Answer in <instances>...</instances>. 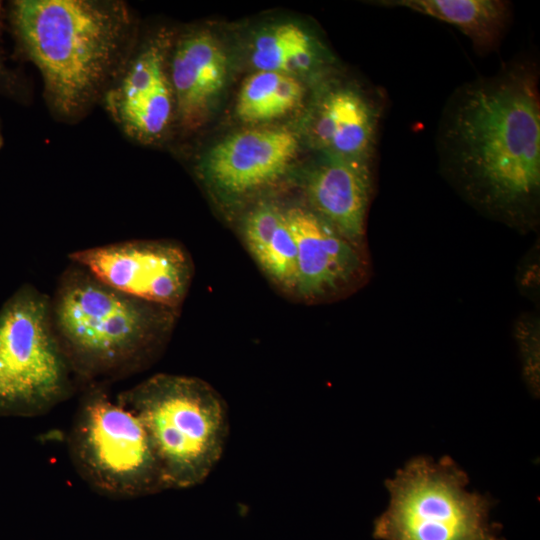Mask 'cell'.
Returning <instances> with one entry per match:
<instances>
[{"label": "cell", "instance_id": "obj_1", "mask_svg": "<svg viewBox=\"0 0 540 540\" xmlns=\"http://www.w3.org/2000/svg\"><path fill=\"white\" fill-rule=\"evenodd\" d=\"M437 149L449 183L480 213L519 231L540 216V93L517 60L462 84L443 110Z\"/></svg>", "mask_w": 540, "mask_h": 540}, {"label": "cell", "instance_id": "obj_2", "mask_svg": "<svg viewBox=\"0 0 540 540\" xmlns=\"http://www.w3.org/2000/svg\"><path fill=\"white\" fill-rule=\"evenodd\" d=\"M6 17L18 52L39 70L58 116L81 115L126 61L131 18L123 3L15 0Z\"/></svg>", "mask_w": 540, "mask_h": 540}, {"label": "cell", "instance_id": "obj_3", "mask_svg": "<svg viewBox=\"0 0 540 540\" xmlns=\"http://www.w3.org/2000/svg\"><path fill=\"white\" fill-rule=\"evenodd\" d=\"M58 342L80 388L141 372L165 349L179 310L124 294L71 263L50 297Z\"/></svg>", "mask_w": 540, "mask_h": 540}, {"label": "cell", "instance_id": "obj_4", "mask_svg": "<svg viewBox=\"0 0 540 540\" xmlns=\"http://www.w3.org/2000/svg\"><path fill=\"white\" fill-rule=\"evenodd\" d=\"M142 422L168 489L203 483L220 461L229 434L225 401L206 381L159 373L118 394Z\"/></svg>", "mask_w": 540, "mask_h": 540}, {"label": "cell", "instance_id": "obj_5", "mask_svg": "<svg viewBox=\"0 0 540 540\" xmlns=\"http://www.w3.org/2000/svg\"><path fill=\"white\" fill-rule=\"evenodd\" d=\"M385 484L390 502L375 520L377 539L503 540L489 522L492 502L466 489V472L448 456L415 457Z\"/></svg>", "mask_w": 540, "mask_h": 540}, {"label": "cell", "instance_id": "obj_6", "mask_svg": "<svg viewBox=\"0 0 540 540\" xmlns=\"http://www.w3.org/2000/svg\"><path fill=\"white\" fill-rule=\"evenodd\" d=\"M67 449L77 474L103 496L135 499L167 490L142 422L101 386L86 388L81 397Z\"/></svg>", "mask_w": 540, "mask_h": 540}, {"label": "cell", "instance_id": "obj_7", "mask_svg": "<svg viewBox=\"0 0 540 540\" xmlns=\"http://www.w3.org/2000/svg\"><path fill=\"white\" fill-rule=\"evenodd\" d=\"M79 388L52 326L50 296L21 286L0 308V416L44 415Z\"/></svg>", "mask_w": 540, "mask_h": 540}, {"label": "cell", "instance_id": "obj_8", "mask_svg": "<svg viewBox=\"0 0 540 540\" xmlns=\"http://www.w3.org/2000/svg\"><path fill=\"white\" fill-rule=\"evenodd\" d=\"M104 284L134 298L179 310L194 275L185 247L173 240H128L71 252Z\"/></svg>", "mask_w": 540, "mask_h": 540}, {"label": "cell", "instance_id": "obj_9", "mask_svg": "<svg viewBox=\"0 0 540 540\" xmlns=\"http://www.w3.org/2000/svg\"><path fill=\"white\" fill-rule=\"evenodd\" d=\"M285 212L297 250L294 296L310 304L336 301L368 281L366 246L349 240L305 203Z\"/></svg>", "mask_w": 540, "mask_h": 540}, {"label": "cell", "instance_id": "obj_10", "mask_svg": "<svg viewBox=\"0 0 540 540\" xmlns=\"http://www.w3.org/2000/svg\"><path fill=\"white\" fill-rule=\"evenodd\" d=\"M299 147V137L288 128L251 127L213 145L200 162V172L220 197L245 199L286 176Z\"/></svg>", "mask_w": 540, "mask_h": 540}, {"label": "cell", "instance_id": "obj_11", "mask_svg": "<svg viewBox=\"0 0 540 540\" xmlns=\"http://www.w3.org/2000/svg\"><path fill=\"white\" fill-rule=\"evenodd\" d=\"M316 84L307 122L311 146L322 154L373 161L383 92L336 77L335 70Z\"/></svg>", "mask_w": 540, "mask_h": 540}, {"label": "cell", "instance_id": "obj_12", "mask_svg": "<svg viewBox=\"0 0 540 540\" xmlns=\"http://www.w3.org/2000/svg\"><path fill=\"white\" fill-rule=\"evenodd\" d=\"M167 52L164 37L148 41L124 62L104 93L105 107L114 121L141 142L159 139L175 115Z\"/></svg>", "mask_w": 540, "mask_h": 540}, {"label": "cell", "instance_id": "obj_13", "mask_svg": "<svg viewBox=\"0 0 540 540\" xmlns=\"http://www.w3.org/2000/svg\"><path fill=\"white\" fill-rule=\"evenodd\" d=\"M168 66L175 116L184 129L197 130L211 118L227 87V51L210 30H193L178 39Z\"/></svg>", "mask_w": 540, "mask_h": 540}, {"label": "cell", "instance_id": "obj_14", "mask_svg": "<svg viewBox=\"0 0 540 540\" xmlns=\"http://www.w3.org/2000/svg\"><path fill=\"white\" fill-rule=\"evenodd\" d=\"M305 204L356 244L366 246L372 161L318 153L302 178Z\"/></svg>", "mask_w": 540, "mask_h": 540}, {"label": "cell", "instance_id": "obj_15", "mask_svg": "<svg viewBox=\"0 0 540 540\" xmlns=\"http://www.w3.org/2000/svg\"><path fill=\"white\" fill-rule=\"evenodd\" d=\"M248 58L255 71H271L318 82L335 70L334 58L318 35L295 22L265 26L252 37Z\"/></svg>", "mask_w": 540, "mask_h": 540}, {"label": "cell", "instance_id": "obj_16", "mask_svg": "<svg viewBox=\"0 0 540 540\" xmlns=\"http://www.w3.org/2000/svg\"><path fill=\"white\" fill-rule=\"evenodd\" d=\"M245 245L264 272L281 291L295 294L296 243L285 207L270 200L255 204L241 226Z\"/></svg>", "mask_w": 540, "mask_h": 540}, {"label": "cell", "instance_id": "obj_17", "mask_svg": "<svg viewBox=\"0 0 540 540\" xmlns=\"http://www.w3.org/2000/svg\"><path fill=\"white\" fill-rule=\"evenodd\" d=\"M451 24L469 38L474 49L488 53L500 44L511 19V5L502 0H382Z\"/></svg>", "mask_w": 540, "mask_h": 540}, {"label": "cell", "instance_id": "obj_18", "mask_svg": "<svg viewBox=\"0 0 540 540\" xmlns=\"http://www.w3.org/2000/svg\"><path fill=\"white\" fill-rule=\"evenodd\" d=\"M305 87L296 77L254 71L243 82L236 101L238 118L252 125L279 119L303 102Z\"/></svg>", "mask_w": 540, "mask_h": 540}, {"label": "cell", "instance_id": "obj_19", "mask_svg": "<svg viewBox=\"0 0 540 540\" xmlns=\"http://www.w3.org/2000/svg\"><path fill=\"white\" fill-rule=\"evenodd\" d=\"M513 333L520 351L524 378L534 393L539 391L540 322L538 316L527 313L517 318Z\"/></svg>", "mask_w": 540, "mask_h": 540}, {"label": "cell", "instance_id": "obj_20", "mask_svg": "<svg viewBox=\"0 0 540 540\" xmlns=\"http://www.w3.org/2000/svg\"><path fill=\"white\" fill-rule=\"evenodd\" d=\"M4 6L0 1V96L22 102L26 100V87L22 78L14 72L6 62L1 44L4 16Z\"/></svg>", "mask_w": 540, "mask_h": 540}, {"label": "cell", "instance_id": "obj_21", "mask_svg": "<svg viewBox=\"0 0 540 540\" xmlns=\"http://www.w3.org/2000/svg\"><path fill=\"white\" fill-rule=\"evenodd\" d=\"M2 144H3V133H2L1 124H0V148Z\"/></svg>", "mask_w": 540, "mask_h": 540}]
</instances>
